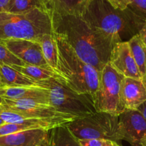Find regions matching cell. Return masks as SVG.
Instances as JSON below:
<instances>
[{
    "mask_svg": "<svg viewBox=\"0 0 146 146\" xmlns=\"http://www.w3.org/2000/svg\"><path fill=\"white\" fill-rule=\"evenodd\" d=\"M56 34L65 39L82 61L101 74L116 44L122 42L91 27L81 16L53 14Z\"/></svg>",
    "mask_w": 146,
    "mask_h": 146,
    "instance_id": "cell-1",
    "label": "cell"
},
{
    "mask_svg": "<svg viewBox=\"0 0 146 146\" xmlns=\"http://www.w3.org/2000/svg\"><path fill=\"white\" fill-rule=\"evenodd\" d=\"M81 17L94 29L121 41L139 34L146 23L130 7L118 9L108 0H88Z\"/></svg>",
    "mask_w": 146,
    "mask_h": 146,
    "instance_id": "cell-2",
    "label": "cell"
},
{
    "mask_svg": "<svg viewBox=\"0 0 146 146\" xmlns=\"http://www.w3.org/2000/svg\"><path fill=\"white\" fill-rule=\"evenodd\" d=\"M56 36L58 44V61L55 78L72 91L80 94H88L94 99L101 74L82 61L62 36L57 34Z\"/></svg>",
    "mask_w": 146,
    "mask_h": 146,
    "instance_id": "cell-3",
    "label": "cell"
},
{
    "mask_svg": "<svg viewBox=\"0 0 146 146\" xmlns=\"http://www.w3.org/2000/svg\"><path fill=\"white\" fill-rule=\"evenodd\" d=\"M55 34L49 9H34L22 14L0 12V41L30 40L40 43L43 36Z\"/></svg>",
    "mask_w": 146,
    "mask_h": 146,
    "instance_id": "cell-4",
    "label": "cell"
},
{
    "mask_svg": "<svg viewBox=\"0 0 146 146\" xmlns=\"http://www.w3.org/2000/svg\"><path fill=\"white\" fill-rule=\"evenodd\" d=\"M40 86L47 88L50 105L62 113L80 118L96 113L94 98L88 94H80L70 89L55 78L38 81Z\"/></svg>",
    "mask_w": 146,
    "mask_h": 146,
    "instance_id": "cell-5",
    "label": "cell"
},
{
    "mask_svg": "<svg viewBox=\"0 0 146 146\" xmlns=\"http://www.w3.org/2000/svg\"><path fill=\"white\" fill-rule=\"evenodd\" d=\"M66 125L78 140L122 141L119 133L118 116L107 113L96 112L74 120Z\"/></svg>",
    "mask_w": 146,
    "mask_h": 146,
    "instance_id": "cell-6",
    "label": "cell"
},
{
    "mask_svg": "<svg viewBox=\"0 0 146 146\" xmlns=\"http://www.w3.org/2000/svg\"><path fill=\"white\" fill-rule=\"evenodd\" d=\"M124 78L125 76L117 72L110 63L104 67L101 74L98 89L94 99L97 112L118 116L125 111L121 96Z\"/></svg>",
    "mask_w": 146,
    "mask_h": 146,
    "instance_id": "cell-7",
    "label": "cell"
},
{
    "mask_svg": "<svg viewBox=\"0 0 146 146\" xmlns=\"http://www.w3.org/2000/svg\"><path fill=\"white\" fill-rule=\"evenodd\" d=\"M4 105L20 113L23 122L29 119H42L58 121L67 125L78 118L58 112L52 106L36 100H10L4 98ZM22 122V123H23Z\"/></svg>",
    "mask_w": 146,
    "mask_h": 146,
    "instance_id": "cell-8",
    "label": "cell"
},
{
    "mask_svg": "<svg viewBox=\"0 0 146 146\" xmlns=\"http://www.w3.org/2000/svg\"><path fill=\"white\" fill-rule=\"evenodd\" d=\"M122 141L132 146H143L146 142V120L138 110H125L118 115Z\"/></svg>",
    "mask_w": 146,
    "mask_h": 146,
    "instance_id": "cell-9",
    "label": "cell"
},
{
    "mask_svg": "<svg viewBox=\"0 0 146 146\" xmlns=\"http://www.w3.org/2000/svg\"><path fill=\"white\" fill-rule=\"evenodd\" d=\"M0 41L14 55L25 64L52 69L44 59L39 42L30 40H7Z\"/></svg>",
    "mask_w": 146,
    "mask_h": 146,
    "instance_id": "cell-10",
    "label": "cell"
},
{
    "mask_svg": "<svg viewBox=\"0 0 146 146\" xmlns=\"http://www.w3.org/2000/svg\"><path fill=\"white\" fill-rule=\"evenodd\" d=\"M109 63L117 72L125 78L143 81L133 56L128 41H122L115 44L111 52Z\"/></svg>",
    "mask_w": 146,
    "mask_h": 146,
    "instance_id": "cell-11",
    "label": "cell"
},
{
    "mask_svg": "<svg viewBox=\"0 0 146 146\" xmlns=\"http://www.w3.org/2000/svg\"><path fill=\"white\" fill-rule=\"evenodd\" d=\"M48 131L36 128L0 137V146L48 145Z\"/></svg>",
    "mask_w": 146,
    "mask_h": 146,
    "instance_id": "cell-12",
    "label": "cell"
},
{
    "mask_svg": "<svg viewBox=\"0 0 146 146\" xmlns=\"http://www.w3.org/2000/svg\"><path fill=\"white\" fill-rule=\"evenodd\" d=\"M121 96L125 110H137L146 101V84L143 80L124 78Z\"/></svg>",
    "mask_w": 146,
    "mask_h": 146,
    "instance_id": "cell-13",
    "label": "cell"
},
{
    "mask_svg": "<svg viewBox=\"0 0 146 146\" xmlns=\"http://www.w3.org/2000/svg\"><path fill=\"white\" fill-rule=\"evenodd\" d=\"M2 97L6 99L36 100L44 104H49V94L47 88L35 87H2Z\"/></svg>",
    "mask_w": 146,
    "mask_h": 146,
    "instance_id": "cell-14",
    "label": "cell"
},
{
    "mask_svg": "<svg viewBox=\"0 0 146 146\" xmlns=\"http://www.w3.org/2000/svg\"><path fill=\"white\" fill-rule=\"evenodd\" d=\"M53 14L82 16L88 0H46Z\"/></svg>",
    "mask_w": 146,
    "mask_h": 146,
    "instance_id": "cell-15",
    "label": "cell"
},
{
    "mask_svg": "<svg viewBox=\"0 0 146 146\" xmlns=\"http://www.w3.org/2000/svg\"><path fill=\"white\" fill-rule=\"evenodd\" d=\"M0 74L4 86L35 87L40 86L38 81L29 78L15 68L4 64H0ZM41 87V86H40Z\"/></svg>",
    "mask_w": 146,
    "mask_h": 146,
    "instance_id": "cell-16",
    "label": "cell"
},
{
    "mask_svg": "<svg viewBox=\"0 0 146 146\" xmlns=\"http://www.w3.org/2000/svg\"><path fill=\"white\" fill-rule=\"evenodd\" d=\"M48 146H80V143L67 125H63L48 131Z\"/></svg>",
    "mask_w": 146,
    "mask_h": 146,
    "instance_id": "cell-17",
    "label": "cell"
},
{
    "mask_svg": "<svg viewBox=\"0 0 146 146\" xmlns=\"http://www.w3.org/2000/svg\"><path fill=\"white\" fill-rule=\"evenodd\" d=\"M44 59L55 72L58 61V44L56 34H46L40 40Z\"/></svg>",
    "mask_w": 146,
    "mask_h": 146,
    "instance_id": "cell-18",
    "label": "cell"
},
{
    "mask_svg": "<svg viewBox=\"0 0 146 146\" xmlns=\"http://www.w3.org/2000/svg\"><path fill=\"white\" fill-rule=\"evenodd\" d=\"M133 56L135 59L140 73L146 84V46L143 42L139 34L134 36L128 41Z\"/></svg>",
    "mask_w": 146,
    "mask_h": 146,
    "instance_id": "cell-19",
    "label": "cell"
},
{
    "mask_svg": "<svg viewBox=\"0 0 146 146\" xmlns=\"http://www.w3.org/2000/svg\"><path fill=\"white\" fill-rule=\"evenodd\" d=\"M29 78L36 81H44L51 78H56V74L52 69L38 66L26 64L24 66H10Z\"/></svg>",
    "mask_w": 146,
    "mask_h": 146,
    "instance_id": "cell-20",
    "label": "cell"
},
{
    "mask_svg": "<svg viewBox=\"0 0 146 146\" xmlns=\"http://www.w3.org/2000/svg\"><path fill=\"white\" fill-rule=\"evenodd\" d=\"M37 8L49 9L46 0H10L5 12L22 14Z\"/></svg>",
    "mask_w": 146,
    "mask_h": 146,
    "instance_id": "cell-21",
    "label": "cell"
},
{
    "mask_svg": "<svg viewBox=\"0 0 146 146\" xmlns=\"http://www.w3.org/2000/svg\"><path fill=\"white\" fill-rule=\"evenodd\" d=\"M0 64L8 66H24L26 64L14 55L1 41H0Z\"/></svg>",
    "mask_w": 146,
    "mask_h": 146,
    "instance_id": "cell-22",
    "label": "cell"
},
{
    "mask_svg": "<svg viewBox=\"0 0 146 146\" xmlns=\"http://www.w3.org/2000/svg\"><path fill=\"white\" fill-rule=\"evenodd\" d=\"M129 7L146 20V0H133Z\"/></svg>",
    "mask_w": 146,
    "mask_h": 146,
    "instance_id": "cell-23",
    "label": "cell"
},
{
    "mask_svg": "<svg viewBox=\"0 0 146 146\" xmlns=\"http://www.w3.org/2000/svg\"><path fill=\"white\" fill-rule=\"evenodd\" d=\"M108 1L114 8L123 10L129 7L133 0H108Z\"/></svg>",
    "mask_w": 146,
    "mask_h": 146,
    "instance_id": "cell-24",
    "label": "cell"
},
{
    "mask_svg": "<svg viewBox=\"0 0 146 146\" xmlns=\"http://www.w3.org/2000/svg\"><path fill=\"white\" fill-rule=\"evenodd\" d=\"M80 146H104V140H79Z\"/></svg>",
    "mask_w": 146,
    "mask_h": 146,
    "instance_id": "cell-25",
    "label": "cell"
},
{
    "mask_svg": "<svg viewBox=\"0 0 146 146\" xmlns=\"http://www.w3.org/2000/svg\"><path fill=\"white\" fill-rule=\"evenodd\" d=\"M139 36L141 37V38L142 39L143 42L144 43V44L146 46V23L145 24V25L143 27V28L141 29V30L139 32Z\"/></svg>",
    "mask_w": 146,
    "mask_h": 146,
    "instance_id": "cell-26",
    "label": "cell"
},
{
    "mask_svg": "<svg viewBox=\"0 0 146 146\" xmlns=\"http://www.w3.org/2000/svg\"><path fill=\"white\" fill-rule=\"evenodd\" d=\"M137 110L142 114L143 118L146 120V101L144 103H143V104L137 108Z\"/></svg>",
    "mask_w": 146,
    "mask_h": 146,
    "instance_id": "cell-27",
    "label": "cell"
},
{
    "mask_svg": "<svg viewBox=\"0 0 146 146\" xmlns=\"http://www.w3.org/2000/svg\"><path fill=\"white\" fill-rule=\"evenodd\" d=\"M10 0H0V12L5 11Z\"/></svg>",
    "mask_w": 146,
    "mask_h": 146,
    "instance_id": "cell-28",
    "label": "cell"
},
{
    "mask_svg": "<svg viewBox=\"0 0 146 146\" xmlns=\"http://www.w3.org/2000/svg\"><path fill=\"white\" fill-rule=\"evenodd\" d=\"M104 146H122L118 143L117 142L112 141H108V140H104Z\"/></svg>",
    "mask_w": 146,
    "mask_h": 146,
    "instance_id": "cell-29",
    "label": "cell"
},
{
    "mask_svg": "<svg viewBox=\"0 0 146 146\" xmlns=\"http://www.w3.org/2000/svg\"><path fill=\"white\" fill-rule=\"evenodd\" d=\"M1 87H4V84H3L2 78H1V74H0V88H1Z\"/></svg>",
    "mask_w": 146,
    "mask_h": 146,
    "instance_id": "cell-30",
    "label": "cell"
},
{
    "mask_svg": "<svg viewBox=\"0 0 146 146\" xmlns=\"http://www.w3.org/2000/svg\"><path fill=\"white\" fill-rule=\"evenodd\" d=\"M4 104V98L3 97L0 96V105Z\"/></svg>",
    "mask_w": 146,
    "mask_h": 146,
    "instance_id": "cell-31",
    "label": "cell"
},
{
    "mask_svg": "<svg viewBox=\"0 0 146 146\" xmlns=\"http://www.w3.org/2000/svg\"><path fill=\"white\" fill-rule=\"evenodd\" d=\"M6 123L4 122V121H3L2 119H1V118H0V126H1V125H4V124H5Z\"/></svg>",
    "mask_w": 146,
    "mask_h": 146,
    "instance_id": "cell-32",
    "label": "cell"
},
{
    "mask_svg": "<svg viewBox=\"0 0 146 146\" xmlns=\"http://www.w3.org/2000/svg\"><path fill=\"white\" fill-rule=\"evenodd\" d=\"M0 96L2 97V87L0 88Z\"/></svg>",
    "mask_w": 146,
    "mask_h": 146,
    "instance_id": "cell-33",
    "label": "cell"
},
{
    "mask_svg": "<svg viewBox=\"0 0 146 146\" xmlns=\"http://www.w3.org/2000/svg\"><path fill=\"white\" fill-rule=\"evenodd\" d=\"M37 146H48V145H37Z\"/></svg>",
    "mask_w": 146,
    "mask_h": 146,
    "instance_id": "cell-34",
    "label": "cell"
},
{
    "mask_svg": "<svg viewBox=\"0 0 146 146\" xmlns=\"http://www.w3.org/2000/svg\"><path fill=\"white\" fill-rule=\"evenodd\" d=\"M143 146H146V142L145 143L143 144Z\"/></svg>",
    "mask_w": 146,
    "mask_h": 146,
    "instance_id": "cell-35",
    "label": "cell"
},
{
    "mask_svg": "<svg viewBox=\"0 0 146 146\" xmlns=\"http://www.w3.org/2000/svg\"><path fill=\"white\" fill-rule=\"evenodd\" d=\"M145 81H146V77H145Z\"/></svg>",
    "mask_w": 146,
    "mask_h": 146,
    "instance_id": "cell-36",
    "label": "cell"
},
{
    "mask_svg": "<svg viewBox=\"0 0 146 146\" xmlns=\"http://www.w3.org/2000/svg\"></svg>",
    "mask_w": 146,
    "mask_h": 146,
    "instance_id": "cell-37",
    "label": "cell"
}]
</instances>
